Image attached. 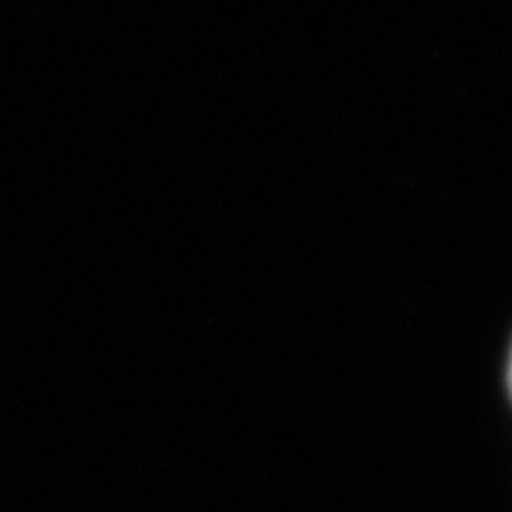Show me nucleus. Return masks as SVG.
<instances>
[{
    "instance_id": "f257e3e1",
    "label": "nucleus",
    "mask_w": 512,
    "mask_h": 512,
    "mask_svg": "<svg viewBox=\"0 0 512 512\" xmlns=\"http://www.w3.org/2000/svg\"><path fill=\"white\" fill-rule=\"evenodd\" d=\"M508 382H510V394H512V358H510V375H508Z\"/></svg>"
}]
</instances>
